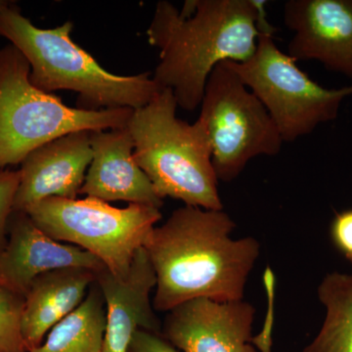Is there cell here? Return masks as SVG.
<instances>
[{"instance_id": "6da1fadb", "label": "cell", "mask_w": 352, "mask_h": 352, "mask_svg": "<svg viewBox=\"0 0 352 352\" xmlns=\"http://www.w3.org/2000/svg\"><path fill=\"white\" fill-rule=\"evenodd\" d=\"M235 227L223 210L184 206L153 229L144 249L156 274L157 312L197 298L243 300L261 245L252 237L232 239Z\"/></svg>"}, {"instance_id": "7a4b0ae2", "label": "cell", "mask_w": 352, "mask_h": 352, "mask_svg": "<svg viewBox=\"0 0 352 352\" xmlns=\"http://www.w3.org/2000/svg\"><path fill=\"white\" fill-rule=\"evenodd\" d=\"M265 1L194 0L182 11L159 1L147 30L160 50L155 82L170 89L178 107L201 105L208 76L224 61L242 63L254 54Z\"/></svg>"}, {"instance_id": "3957f363", "label": "cell", "mask_w": 352, "mask_h": 352, "mask_svg": "<svg viewBox=\"0 0 352 352\" xmlns=\"http://www.w3.org/2000/svg\"><path fill=\"white\" fill-rule=\"evenodd\" d=\"M74 23L41 29L15 4L0 1V36L22 53L31 67L30 80L46 94L69 90L85 111L144 107L162 88L149 73L113 75L72 39Z\"/></svg>"}, {"instance_id": "277c9868", "label": "cell", "mask_w": 352, "mask_h": 352, "mask_svg": "<svg viewBox=\"0 0 352 352\" xmlns=\"http://www.w3.org/2000/svg\"><path fill=\"white\" fill-rule=\"evenodd\" d=\"M177 107L173 91L164 88L144 107L133 110L127 127L134 159L163 200L222 210L207 134L198 120L190 124L178 119Z\"/></svg>"}, {"instance_id": "5b68a950", "label": "cell", "mask_w": 352, "mask_h": 352, "mask_svg": "<svg viewBox=\"0 0 352 352\" xmlns=\"http://www.w3.org/2000/svg\"><path fill=\"white\" fill-rule=\"evenodd\" d=\"M31 67L12 44L0 47V171L36 148L80 131L127 126L132 109L85 111L67 106L30 80Z\"/></svg>"}, {"instance_id": "8992f818", "label": "cell", "mask_w": 352, "mask_h": 352, "mask_svg": "<svg viewBox=\"0 0 352 352\" xmlns=\"http://www.w3.org/2000/svg\"><path fill=\"white\" fill-rule=\"evenodd\" d=\"M273 32L265 14L254 54L242 63L229 62L267 110L283 142H292L337 119L342 102L352 96V85L332 89L321 87L279 50Z\"/></svg>"}, {"instance_id": "52a82bcc", "label": "cell", "mask_w": 352, "mask_h": 352, "mask_svg": "<svg viewBox=\"0 0 352 352\" xmlns=\"http://www.w3.org/2000/svg\"><path fill=\"white\" fill-rule=\"evenodd\" d=\"M25 214L53 240L89 252L118 277L126 276L162 219L159 208L136 204L119 208L90 197L45 199Z\"/></svg>"}, {"instance_id": "ba28073f", "label": "cell", "mask_w": 352, "mask_h": 352, "mask_svg": "<svg viewBox=\"0 0 352 352\" xmlns=\"http://www.w3.org/2000/svg\"><path fill=\"white\" fill-rule=\"evenodd\" d=\"M200 106L197 120L207 134L219 182H232L254 157L281 151L274 122L230 62H221L208 76Z\"/></svg>"}, {"instance_id": "9c48e42d", "label": "cell", "mask_w": 352, "mask_h": 352, "mask_svg": "<svg viewBox=\"0 0 352 352\" xmlns=\"http://www.w3.org/2000/svg\"><path fill=\"white\" fill-rule=\"evenodd\" d=\"M251 303L197 298L168 311L161 335L180 352H258Z\"/></svg>"}, {"instance_id": "30bf717a", "label": "cell", "mask_w": 352, "mask_h": 352, "mask_svg": "<svg viewBox=\"0 0 352 352\" xmlns=\"http://www.w3.org/2000/svg\"><path fill=\"white\" fill-rule=\"evenodd\" d=\"M284 22L294 32L289 56L352 78V0H288Z\"/></svg>"}, {"instance_id": "8fae6325", "label": "cell", "mask_w": 352, "mask_h": 352, "mask_svg": "<svg viewBox=\"0 0 352 352\" xmlns=\"http://www.w3.org/2000/svg\"><path fill=\"white\" fill-rule=\"evenodd\" d=\"M65 267L97 272L106 268L89 252L53 240L25 212H13L6 245L0 251V289L25 298L39 275Z\"/></svg>"}, {"instance_id": "7c38bea8", "label": "cell", "mask_w": 352, "mask_h": 352, "mask_svg": "<svg viewBox=\"0 0 352 352\" xmlns=\"http://www.w3.org/2000/svg\"><path fill=\"white\" fill-rule=\"evenodd\" d=\"M90 136V131L72 132L30 153L21 163L13 212L48 198H78L91 164Z\"/></svg>"}, {"instance_id": "4fadbf2b", "label": "cell", "mask_w": 352, "mask_h": 352, "mask_svg": "<svg viewBox=\"0 0 352 352\" xmlns=\"http://www.w3.org/2000/svg\"><path fill=\"white\" fill-rule=\"evenodd\" d=\"M96 282L107 311L103 352H127L139 330L161 333L162 322L151 298L156 274L144 248L136 252L126 276H116L104 268L97 272Z\"/></svg>"}, {"instance_id": "5bb4252c", "label": "cell", "mask_w": 352, "mask_h": 352, "mask_svg": "<svg viewBox=\"0 0 352 352\" xmlns=\"http://www.w3.org/2000/svg\"><path fill=\"white\" fill-rule=\"evenodd\" d=\"M92 160L80 194L109 201L161 208L163 199L134 159L129 127L91 131Z\"/></svg>"}, {"instance_id": "9a60e30c", "label": "cell", "mask_w": 352, "mask_h": 352, "mask_svg": "<svg viewBox=\"0 0 352 352\" xmlns=\"http://www.w3.org/2000/svg\"><path fill=\"white\" fill-rule=\"evenodd\" d=\"M97 271L65 267L39 275L25 296L21 329L28 352L43 344L51 329L85 300Z\"/></svg>"}, {"instance_id": "2e32d148", "label": "cell", "mask_w": 352, "mask_h": 352, "mask_svg": "<svg viewBox=\"0 0 352 352\" xmlns=\"http://www.w3.org/2000/svg\"><path fill=\"white\" fill-rule=\"evenodd\" d=\"M107 311L95 281L85 300L57 323L43 344L29 352H103Z\"/></svg>"}, {"instance_id": "e0dca14e", "label": "cell", "mask_w": 352, "mask_h": 352, "mask_svg": "<svg viewBox=\"0 0 352 352\" xmlns=\"http://www.w3.org/2000/svg\"><path fill=\"white\" fill-rule=\"evenodd\" d=\"M317 293L325 320L303 352H352V274L328 273Z\"/></svg>"}, {"instance_id": "ac0fdd59", "label": "cell", "mask_w": 352, "mask_h": 352, "mask_svg": "<svg viewBox=\"0 0 352 352\" xmlns=\"http://www.w3.org/2000/svg\"><path fill=\"white\" fill-rule=\"evenodd\" d=\"M25 298L0 289V352H28L21 320Z\"/></svg>"}, {"instance_id": "d6986e66", "label": "cell", "mask_w": 352, "mask_h": 352, "mask_svg": "<svg viewBox=\"0 0 352 352\" xmlns=\"http://www.w3.org/2000/svg\"><path fill=\"white\" fill-rule=\"evenodd\" d=\"M19 170L0 171V251L6 245L8 226L13 214L14 200L19 186Z\"/></svg>"}, {"instance_id": "ffe728a7", "label": "cell", "mask_w": 352, "mask_h": 352, "mask_svg": "<svg viewBox=\"0 0 352 352\" xmlns=\"http://www.w3.org/2000/svg\"><path fill=\"white\" fill-rule=\"evenodd\" d=\"M333 247L352 263V208L335 215L330 226Z\"/></svg>"}, {"instance_id": "44dd1931", "label": "cell", "mask_w": 352, "mask_h": 352, "mask_svg": "<svg viewBox=\"0 0 352 352\" xmlns=\"http://www.w3.org/2000/svg\"><path fill=\"white\" fill-rule=\"evenodd\" d=\"M127 352H180L161 333L139 330L134 333Z\"/></svg>"}]
</instances>
